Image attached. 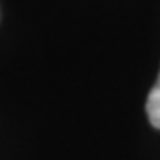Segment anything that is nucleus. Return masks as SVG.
Listing matches in <instances>:
<instances>
[{
    "label": "nucleus",
    "instance_id": "f257e3e1",
    "mask_svg": "<svg viewBox=\"0 0 160 160\" xmlns=\"http://www.w3.org/2000/svg\"><path fill=\"white\" fill-rule=\"evenodd\" d=\"M145 111H147L150 124L160 129V74L155 85L152 87V90L147 97V103H145Z\"/></svg>",
    "mask_w": 160,
    "mask_h": 160
}]
</instances>
